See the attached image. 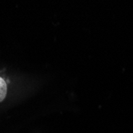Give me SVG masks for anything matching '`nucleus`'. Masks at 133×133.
<instances>
[{"label":"nucleus","instance_id":"1","mask_svg":"<svg viewBox=\"0 0 133 133\" xmlns=\"http://www.w3.org/2000/svg\"><path fill=\"white\" fill-rule=\"evenodd\" d=\"M7 92V86H6V83L3 79L2 77H0V102H2L4 98L6 96Z\"/></svg>","mask_w":133,"mask_h":133}]
</instances>
